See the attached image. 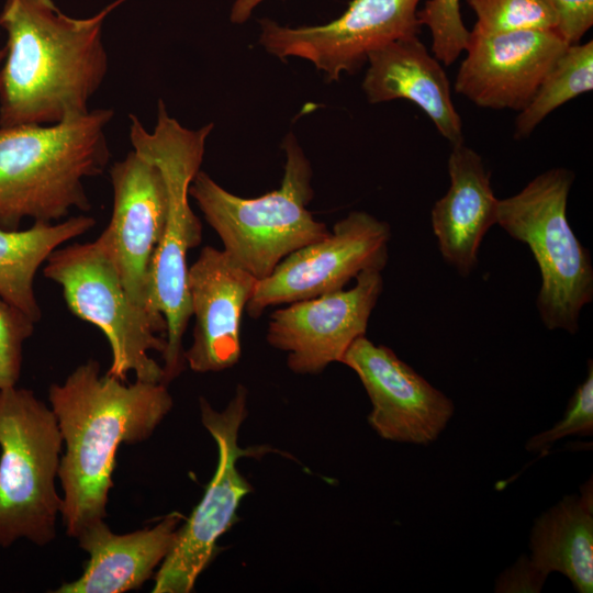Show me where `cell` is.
<instances>
[{
    "instance_id": "obj_1",
    "label": "cell",
    "mask_w": 593,
    "mask_h": 593,
    "mask_svg": "<svg viewBox=\"0 0 593 593\" xmlns=\"http://www.w3.org/2000/svg\"><path fill=\"white\" fill-rule=\"evenodd\" d=\"M48 400L65 444L58 469L60 516L67 535L77 538L107 516L121 444L148 439L174 401L165 383H125L101 374L93 359L78 366L63 383L52 384Z\"/></svg>"
},
{
    "instance_id": "obj_2",
    "label": "cell",
    "mask_w": 593,
    "mask_h": 593,
    "mask_svg": "<svg viewBox=\"0 0 593 593\" xmlns=\"http://www.w3.org/2000/svg\"><path fill=\"white\" fill-rule=\"evenodd\" d=\"M123 1L76 19L52 0H5L0 125L54 124L89 111L108 71L103 21Z\"/></svg>"
},
{
    "instance_id": "obj_3",
    "label": "cell",
    "mask_w": 593,
    "mask_h": 593,
    "mask_svg": "<svg viewBox=\"0 0 593 593\" xmlns=\"http://www.w3.org/2000/svg\"><path fill=\"white\" fill-rule=\"evenodd\" d=\"M112 109H94L54 124L0 125V227L25 219L54 223L88 211L83 180L101 175L111 154L105 127Z\"/></svg>"
},
{
    "instance_id": "obj_4",
    "label": "cell",
    "mask_w": 593,
    "mask_h": 593,
    "mask_svg": "<svg viewBox=\"0 0 593 593\" xmlns=\"http://www.w3.org/2000/svg\"><path fill=\"white\" fill-rule=\"evenodd\" d=\"M133 149L150 158L161 170L168 191L164 234L152 266V301L166 322V348L161 354L164 383L177 378L184 368L182 346L191 305L187 286V254L200 245L202 226L189 203V188L200 170L205 142L213 130L182 126L171 118L159 100L157 123L147 131L137 116L130 115Z\"/></svg>"
},
{
    "instance_id": "obj_5",
    "label": "cell",
    "mask_w": 593,
    "mask_h": 593,
    "mask_svg": "<svg viewBox=\"0 0 593 593\" xmlns=\"http://www.w3.org/2000/svg\"><path fill=\"white\" fill-rule=\"evenodd\" d=\"M286 156L278 189L257 198L231 193L199 170L189 194L226 251L258 280L268 277L288 255L328 234L307 204L313 199L312 167L293 133L282 142Z\"/></svg>"
},
{
    "instance_id": "obj_6",
    "label": "cell",
    "mask_w": 593,
    "mask_h": 593,
    "mask_svg": "<svg viewBox=\"0 0 593 593\" xmlns=\"http://www.w3.org/2000/svg\"><path fill=\"white\" fill-rule=\"evenodd\" d=\"M63 438L54 412L32 390L0 389V547L56 537Z\"/></svg>"
},
{
    "instance_id": "obj_7",
    "label": "cell",
    "mask_w": 593,
    "mask_h": 593,
    "mask_svg": "<svg viewBox=\"0 0 593 593\" xmlns=\"http://www.w3.org/2000/svg\"><path fill=\"white\" fill-rule=\"evenodd\" d=\"M574 179L566 168L547 170L518 193L499 200V224L526 244L540 271L536 307L548 329L579 331L582 309L593 299L590 251L573 233L567 202Z\"/></svg>"
},
{
    "instance_id": "obj_8",
    "label": "cell",
    "mask_w": 593,
    "mask_h": 593,
    "mask_svg": "<svg viewBox=\"0 0 593 593\" xmlns=\"http://www.w3.org/2000/svg\"><path fill=\"white\" fill-rule=\"evenodd\" d=\"M44 276L60 286L67 307L105 335L111 365L105 373L125 381L163 382V367L149 351L166 348L149 318L130 299L116 267L97 238L55 249L46 260Z\"/></svg>"
},
{
    "instance_id": "obj_9",
    "label": "cell",
    "mask_w": 593,
    "mask_h": 593,
    "mask_svg": "<svg viewBox=\"0 0 593 593\" xmlns=\"http://www.w3.org/2000/svg\"><path fill=\"white\" fill-rule=\"evenodd\" d=\"M201 422L217 446L215 472L201 501L179 527L175 545L155 577L153 593H189L216 552L217 541L236 521L242 500L251 486L237 461L246 454L238 445L247 416V390L238 385L222 411L200 399Z\"/></svg>"
},
{
    "instance_id": "obj_10",
    "label": "cell",
    "mask_w": 593,
    "mask_h": 593,
    "mask_svg": "<svg viewBox=\"0 0 593 593\" xmlns=\"http://www.w3.org/2000/svg\"><path fill=\"white\" fill-rule=\"evenodd\" d=\"M110 178L113 210L98 239L112 258L132 302L159 334H165L166 322L154 309L150 286L168 210L165 178L150 158L134 149L111 166Z\"/></svg>"
},
{
    "instance_id": "obj_11",
    "label": "cell",
    "mask_w": 593,
    "mask_h": 593,
    "mask_svg": "<svg viewBox=\"0 0 593 593\" xmlns=\"http://www.w3.org/2000/svg\"><path fill=\"white\" fill-rule=\"evenodd\" d=\"M391 228L363 211H353L332 232L288 255L258 281L246 306L250 317L266 309L344 289L367 269L381 270L388 261Z\"/></svg>"
},
{
    "instance_id": "obj_12",
    "label": "cell",
    "mask_w": 593,
    "mask_h": 593,
    "mask_svg": "<svg viewBox=\"0 0 593 593\" xmlns=\"http://www.w3.org/2000/svg\"><path fill=\"white\" fill-rule=\"evenodd\" d=\"M419 1L353 0L338 19L323 25L289 27L260 20L259 43L280 59H306L327 80H338L361 68L371 52L417 35Z\"/></svg>"
},
{
    "instance_id": "obj_13",
    "label": "cell",
    "mask_w": 593,
    "mask_h": 593,
    "mask_svg": "<svg viewBox=\"0 0 593 593\" xmlns=\"http://www.w3.org/2000/svg\"><path fill=\"white\" fill-rule=\"evenodd\" d=\"M382 290L381 270L367 269L350 289L289 303L271 314L267 342L287 353L293 372L320 373L340 362L351 344L366 335Z\"/></svg>"
},
{
    "instance_id": "obj_14",
    "label": "cell",
    "mask_w": 593,
    "mask_h": 593,
    "mask_svg": "<svg viewBox=\"0 0 593 593\" xmlns=\"http://www.w3.org/2000/svg\"><path fill=\"white\" fill-rule=\"evenodd\" d=\"M342 363L356 372L372 405L371 428L383 439L415 445L436 440L450 421L455 406L393 350L357 338Z\"/></svg>"
},
{
    "instance_id": "obj_15",
    "label": "cell",
    "mask_w": 593,
    "mask_h": 593,
    "mask_svg": "<svg viewBox=\"0 0 593 593\" xmlns=\"http://www.w3.org/2000/svg\"><path fill=\"white\" fill-rule=\"evenodd\" d=\"M568 45L555 30L469 31L455 90L481 108L522 111Z\"/></svg>"
},
{
    "instance_id": "obj_16",
    "label": "cell",
    "mask_w": 593,
    "mask_h": 593,
    "mask_svg": "<svg viewBox=\"0 0 593 593\" xmlns=\"http://www.w3.org/2000/svg\"><path fill=\"white\" fill-rule=\"evenodd\" d=\"M258 279L226 251L205 246L188 267L193 338L184 361L194 372L228 369L240 358V322Z\"/></svg>"
},
{
    "instance_id": "obj_17",
    "label": "cell",
    "mask_w": 593,
    "mask_h": 593,
    "mask_svg": "<svg viewBox=\"0 0 593 593\" xmlns=\"http://www.w3.org/2000/svg\"><path fill=\"white\" fill-rule=\"evenodd\" d=\"M182 515L172 512L150 528L113 533L103 521L76 538L89 553L82 574L56 593H123L141 588L172 549Z\"/></svg>"
},
{
    "instance_id": "obj_18",
    "label": "cell",
    "mask_w": 593,
    "mask_h": 593,
    "mask_svg": "<svg viewBox=\"0 0 593 593\" xmlns=\"http://www.w3.org/2000/svg\"><path fill=\"white\" fill-rule=\"evenodd\" d=\"M447 167L450 187L432 209V228L444 260L466 277L478 264L484 235L496 224L499 199L481 156L463 142L452 145Z\"/></svg>"
},
{
    "instance_id": "obj_19",
    "label": "cell",
    "mask_w": 593,
    "mask_h": 593,
    "mask_svg": "<svg viewBox=\"0 0 593 593\" xmlns=\"http://www.w3.org/2000/svg\"><path fill=\"white\" fill-rule=\"evenodd\" d=\"M362 89L370 103L405 99L433 121L451 145L463 142L462 122L439 60L417 35L396 40L371 52Z\"/></svg>"
},
{
    "instance_id": "obj_20",
    "label": "cell",
    "mask_w": 593,
    "mask_h": 593,
    "mask_svg": "<svg viewBox=\"0 0 593 593\" xmlns=\"http://www.w3.org/2000/svg\"><path fill=\"white\" fill-rule=\"evenodd\" d=\"M528 559L533 570L546 580L549 573L567 577L579 593L593 591V489L564 496L535 519Z\"/></svg>"
},
{
    "instance_id": "obj_21",
    "label": "cell",
    "mask_w": 593,
    "mask_h": 593,
    "mask_svg": "<svg viewBox=\"0 0 593 593\" xmlns=\"http://www.w3.org/2000/svg\"><path fill=\"white\" fill-rule=\"evenodd\" d=\"M91 216L78 215L58 223L34 222L26 230L0 227V296L37 323L42 311L34 292V278L51 254L90 231Z\"/></svg>"
},
{
    "instance_id": "obj_22",
    "label": "cell",
    "mask_w": 593,
    "mask_h": 593,
    "mask_svg": "<svg viewBox=\"0 0 593 593\" xmlns=\"http://www.w3.org/2000/svg\"><path fill=\"white\" fill-rule=\"evenodd\" d=\"M593 89V41L568 46L515 121V138L528 137L553 110Z\"/></svg>"
},
{
    "instance_id": "obj_23",
    "label": "cell",
    "mask_w": 593,
    "mask_h": 593,
    "mask_svg": "<svg viewBox=\"0 0 593 593\" xmlns=\"http://www.w3.org/2000/svg\"><path fill=\"white\" fill-rule=\"evenodd\" d=\"M475 27L489 32L555 30L557 18L548 0H467Z\"/></svg>"
},
{
    "instance_id": "obj_24",
    "label": "cell",
    "mask_w": 593,
    "mask_h": 593,
    "mask_svg": "<svg viewBox=\"0 0 593 593\" xmlns=\"http://www.w3.org/2000/svg\"><path fill=\"white\" fill-rule=\"evenodd\" d=\"M421 25L432 35V52L444 65H451L466 49L469 31L460 14V0H427L417 11Z\"/></svg>"
},
{
    "instance_id": "obj_25",
    "label": "cell",
    "mask_w": 593,
    "mask_h": 593,
    "mask_svg": "<svg viewBox=\"0 0 593 593\" xmlns=\"http://www.w3.org/2000/svg\"><path fill=\"white\" fill-rule=\"evenodd\" d=\"M35 324L24 312L0 296V389L18 384L24 344L32 336Z\"/></svg>"
},
{
    "instance_id": "obj_26",
    "label": "cell",
    "mask_w": 593,
    "mask_h": 593,
    "mask_svg": "<svg viewBox=\"0 0 593 593\" xmlns=\"http://www.w3.org/2000/svg\"><path fill=\"white\" fill-rule=\"evenodd\" d=\"M593 433V365L589 360L585 380L578 385L567 411L551 428L533 436L526 444L528 451H545L553 443L569 435L591 436Z\"/></svg>"
},
{
    "instance_id": "obj_27",
    "label": "cell",
    "mask_w": 593,
    "mask_h": 593,
    "mask_svg": "<svg viewBox=\"0 0 593 593\" xmlns=\"http://www.w3.org/2000/svg\"><path fill=\"white\" fill-rule=\"evenodd\" d=\"M555 11V31L570 46L579 44L593 25V0H548Z\"/></svg>"
},
{
    "instance_id": "obj_28",
    "label": "cell",
    "mask_w": 593,
    "mask_h": 593,
    "mask_svg": "<svg viewBox=\"0 0 593 593\" xmlns=\"http://www.w3.org/2000/svg\"><path fill=\"white\" fill-rule=\"evenodd\" d=\"M545 579L537 574L528 559L517 561L496 581V592H539Z\"/></svg>"
},
{
    "instance_id": "obj_29",
    "label": "cell",
    "mask_w": 593,
    "mask_h": 593,
    "mask_svg": "<svg viewBox=\"0 0 593 593\" xmlns=\"http://www.w3.org/2000/svg\"><path fill=\"white\" fill-rule=\"evenodd\" d=\"M261 1L264 0H236L231 10V21L236 24L246 22Z\"/></svg>"
},
{
    "instance_id": "obj_30",
    "label": "cell",
    "mask_w": 593,
    "mask_h": 593,
    "mask_svg": "<svg viewBox=\"0 0 593 593\" xmlns=\"http://www.w3.org/2000/svg\"><path fill=\"white\" fill-rule=\"evenodd\" d=\"M4 56H5V48L2 47V48H0V65H2Z\"/></svg>"
}]
</instances>
